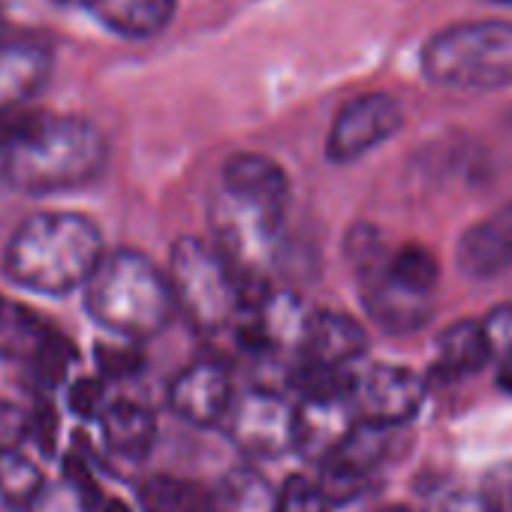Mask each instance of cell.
Listing matches in <instances>:
<instances>
[{"label": "cell", "instance_id": "cell-2", "mask_svg": "<svg viewBox=\"0 0 512 512\" xmlns=\"http://www.w3.org/2000/svg\"><path fill=\"white\" fill-rule=\"evenodd\" d=\"M94 220L76 211H37L25 217L4 247V275L40 296L82 290L103 256Z\"/></svg>", "mask_w": 512, "mask_h": 512}, {"label": "cell", "instance_id": "cell-22", "mask_svg": "<svg viewBox=\"0 0 512 512\" xmlns=\"http://www.w3.org/2000/svg\"><path fill=\"white\" fill-rule=\"evenodd\" d=\"M386 275L416 293H434V284L440 278L437 260L431 256V250L419 247V244H404L398 250H389V263H386Z\"/></svg>", "mask_w": 512, "mask_h": 512}, {"label": "cell", "instance_id": "cell-26", "mask_svg": "<svg viewBox=\"0 0 512 512\" xmlns=\"http://www.w3.org/2000/svg\"><path fill=\"white\" fill-rule=\"evenodd\" d=\"M97 368L109 380H127V377H136L145 368V356L139 353L136 341L97 344Z\"/></svg>", "mask_w": 512, "mask_h": 512}, {"label": "cell", "instance_id": "cell-38", "mask_svg": "<svg viewBox=\"0 0 512 512\" xmlns=\"http://www.w3.org/2000/svg\"><path fill=\"white\" fill-rule=\"evenodd\" d=\"M500 386L512 392V362H500V374H497Z\"/></svg>", "mask_w": 512, "mask_h": 512}, {"label": "cell", "instance_id": "cell-7", "mask_svg": "<svg viewBox=\"0 0 512 512\" xmlns=\"http://www.w3.org/2000/svg\"><path fill=\"white\" fill-rule=\"evenodd\" d=\"M425 401V383L419 374L401 365H374L365 374H353L350 410L359 422L380 428L410 422Z\"/></svg>", "mask_w": 512, "mask_h": 512}, {"label": "cell", "instance_id": "cell-20", "mask_svg": "<svg viewBox=\"0 0 512 512\" xmlns=\"http://www.w3.org/2000/svg\"><path fill=\"white\" fill-rule=\"evenodd\" d=\"M46 335H49V326L37 320V314L25 311L16 302L0 299V356L28 362Z\"/></svg>", "mask_w": 512, "mask_h": 512}, {"label": "cell", "instance_id": "cell-29", "mask_svg": "<svg viewBox=\"0 0 512 512\" xmlns=\"http://www.w3.org/2000/svg\"><path fill=\"white\" fill-rule=\"evenodd\" d=\"M482 326V335L488 341V353L497 362H512V305L494 308Z\"/></svg>", "mask_w": 512, "mask_h": 512}, {"label": "cell", "instance_id": "cell-18", "mask_svg": "<svg viewBox=\"0 0 512 512\" xmlns=\"http://www.w3.org/2000/svg\"><path fill=\"white\" fill-rule=\"evenodd\" d=\"M488 359H491V353H488L482 326L473 320H461V323H452L446 332H440L431 377L461 380L467 374H476Z\"/></svg>", "mask_w": 512, "mask_h": 512}, {"label": "cell", "instance_id": "cell-39", "mask_svg": "<svg viewBox=\"0 0 512 512\" xmlns=\"http://www.w3.org/2000/svg\"><path fill=\"white\" fill-rule=\"evenodd\" d=\"M103 512H133V509L124 506L121 500H106V503H103Z\"/></svg>", "mask_w": 512, "mask_h": 512}, {"label": "cell", "instance_id": "cell-4", "mask_svg": "<svg viewBox=\"0 0 512 512\" xmlns=\"http://www.w3.org/2000/svg\"><path fill=\"white\" fill-rule=\"evenodd\" d=\"M428 82L449 91H500L512 85V25L467 22L437 31L419 55Z\"/></svg>", "mask_w": 512, "mask_h": 512}, {"label": "cell", "instance_id": "cell-30", "mask_svg": "<svg viewBox=\"0 0 512 512\" xmlns=\"http://www.w3.org/2000/svg\"><path fill=\"white\" fill-rule=\"evenodd\" d=\"M28 434L37 440L40 452L46 458L55 455L58 446V410L49 401H37V407L28 413Z\"/></svg>", "mask_w": 512, "mask_h": 512}, {"label": "cell", "instance_id": "cell-6", "mask_svg": "<svg viewBox=\"0 0 512 512\" xmlns=\"http://www.w3.org/2000/svg\"><path fill=\"white\" fill-rule=\"evenodd\" d=\"M220 425L229 440L253 458H275L293 449V404L269 389L232 398Z\"/></svg>", "mask_w": 512, "mask_h": 512}, {"label": "cell", "instance_id": "cell-25", "mask_svg": "<svg viewBox=\"0 0 512 512\" xmlns=\"http://www.w3.org/2000/svg\"><path fill=\"white\" fill-rule=\"evenodd\" d=\"M278 512H332V503L317 482L290 476L278 494Z\"/></svg>", "mask_w": 512, "mask_h": 512}, {"label": "cell", "instance_id": "cell-31", "mask_svg": "<svg viewBox=\"0 0 512 512\" xmlns=\"http://www.w3.org/2000/svg\"><path fill=\"white\" fill-rule=\"evenodd\" d=\"M103 383L94 377H82L70 386V410L82 419H94L103 413Z\"/></svg>", "mask_w": 512, "mask_h": 512}, {"label": "cell", "instance_id": "cell-23", "mask_svg": "<svg viewBox=\"0 0 512 512\" xmlns=\"http://www.w3.org/2000/svg\"><path fill=\"white\" fill-rule=\"evenodd\" d=\"M347 260H350V266H353V275H356L359 284H362V281H368V278L386 272L389 247H386L383 235H380L374 226L359 223V226H353L350 235H347Z\"/></svg>", "mask_w": 512, "mask_h": 512}, {"label": "cell", "instance_id": "cell-34", "mask_svg": "<svg viewBox=\"0 0 512 512\" xmlns=\"http://www.w3.org/2000/svg\"><path fill=\"white\" fill-rule=\"evenodd\" d=\"M431 512H497L488 497L479 494H449Z\"/></svg>", "mask_w": 512, "mask_h": 512}, {"label": "cell", "instance_id": "cell-36", "mask_svg": "<svg viewBox=\"0 0 512 512\" xmlns=\"http://www.w3.org/2000/svg\"><path fill=\"white\" fill-rule=\"evenodd\" d=\"M28 121V115H19V112H0V151H4L13 136L22 130V124Z\"/></svg>", "mask_w": 512, "mask_h": 512}, {"label": "cell", "instance_id": "cell-15", "mask_svg": "<svg viewBox=\"0 0 512 512\" xmlns=\"http://www.w3.org/2000/svg\"><path fill=\"white\" fill-rule=\"evenodd\" d=\"M79 7L124 40H151L175 16V0H79Z\"/></svg>", "mask_w": 512, "mask_h": 512}, {"label": "cell", "instance_id": "cell-33", "mask_svg": "<svg viewBox=\"0 0 512 512\" xmlns=\"http://www.w3.org/2000/svg\"><path fill=\"white\" fill-rule=\"evenodd\" d=\"M28 437V410L16 404H0V452L19 449Z\"/></svg>", "mask_w": 512, "mask_h": 512}, {"label": "cell", "instance_id": "cell-27", "mask_svg": "<svg viewBox=\"0 0 512 512\" xmlns=\"http://www.w3.org/2000/svg\"><path fill=\"white\" fill-rule=\"evenodd\" d=\"M31 512H100L103 506L91 503L82 491H76L67 479L58 485H43L34 503L28 506Z\"/></svg>", "mask_w": 512, "mask_h": 512}, {"label": "cell", "instance_id": "cell-14", "mask_svg": "<svg viewBox=\"0 0 512 512\" xmlns=\"http://www.w3.org/2000/svg\"><path fill=\"white\" fill-rule=\"evenodd\" d=\"M353 410L350 401H311L302 398L299 407H293V449H299L305 458H326L335 443L350 431Z\"/></svg>", "mask_w": 512, "mask_h": 512}, {"label": "cell", "instance_id": "cell-37", "mask_svg": "<svg viewBox=\"0 0 512 512\" xmlns=\"http://www.w3.org/2000/svg\"><path fill=\"white\" fill-rule=\"evenodd\" d=\"M491 500V506L497 509V512H512V476L506 479V485L500 488V497H488Z\"/></svg>", "mask_w": 512, "mask_h": 512}, {"label": "cell", "instance_id": "cell-41", "mask_svg": "<svg viewBox=\"0 0 512 512\" xmlns=\"http://www.w3.org/2000/svg\"><path fill=\"white\" fill-rule=\"evenodd\" d=\"M58 7H70V4H79V0H55Z\"/></svg>", "mask_w": 512, "mask_h": 512}, {"label": "cell", "instance_id": "cell-28", "mask_svg": "<svg viewBox=\"0 0 512 512\" xmlns=\"http://www.w3.org/2000/svg\"><path fill=\"white\" fill-rule=\"evenodd\" d=\"M184 482L172 476H151L139 485V506L142 512H181Z\"/></svg>", "mask_w": 512, "mask_h": 512}, {"label": "cell", "instance_id": "cell-43", "mask_svg": "<svg viewBox=\"0 0 512 512\" xmlns=\"http://www.w3.org/2000/svg\"><path fill=\"white\" fill-rule=\"evenodd\" d=\"M0 184H4V172H0Z\"/></svg>", "mask_w": 512, "mask_h": 512}, {"label": "cell", "instance_id": "cell-10", "mask_svg": "<svg viewBox=\"0 0 512 512\" xmlns=\"http://www.w3.org/2000/svg\"><path fill=\"white\" fill-rule=\"evenodd\" d=\"M455 263L476 281L497 278L512 266V205L494 211L458 238Z\"/></svg>", "mask_w": 512, "mask_h": 512}, {"label": "cell", "instance_id": "cell-42", "mask_svg": "<svg viewBox=\"0 0 512 512\" xmlns=\"http://www.w3.org/2000/svg\"><path fill=\"white\" fill-rule=\"evenodd\" d=\"M497 4H509L512 7V0H497Z\"/></svg>", "mask_w": 512, "mask_h": 512}, {"label": "cell", "instance_id": "cell-12", "mask_svg": "<svg viewBox=\"0 0 512 512\" xmlns=\"http://www.w3.org/2000/svg\"><path fill=\"white\" fill-rule=\"evenodd\" d=\"M365 350H368L365 329L353 317L338 311L311 314L305 326V338L299 344L305 362H320L335 368H350V362H356Z\"/></svg>", "mask_w": 512, "mask_h": 512}, {"label": "cell", "instance_id": "cell-40", "mask_svg": "<svg viewBox=\"0 0 512 512\" xmlns=\"http://www.w3.org/2000/svg\"><path fill=\"white\" fill-rule=\"evenodd\" d=\"M380 512H413V509H407V506H386V509H380Z\"/></svg>", "mask_w": 512, "mask_h": 512}, {"label": "cell", "instance_id": "cell-32", "mask_svg": "<svg viewBox=\"0 0 512 512\" xmlns=\"http://www.w3.org/2000/svg\"><path fill=\"white\" fill-rule=\"evenodd\" d=\"M64 479H67L76 491H82L91 503H97V506L106 503V500H103V491H100V482L94 479V473L88 470L85 458H82L76 449L64 458Z\"/></svg>", "mask_w": 512, "mask_h": 512}, {"label": "cell", "instance_id": "cell-11", "mask_svg": "<svg viewBox=\"0 0 512 512\" xmlns=\"http://www.w3.org/2000/svg\"><path fill=\"white\" fill-rule=\"evenodd\" d=\"M359 287L368 317L389 335H410L431 320V293L407 290L386 272L362 281Z\"/></svg>", "mask_w": 512, "mask_h": 512}, {"label": "cell", "instance_id": "cell-5", "mask_svg": "<svg viewBox=\"0 0 512 512\" xmlns=\"http://www.w3.org/2000/svg\"><path fill=\"white\" fill-rule=\"evenodd\" d=\"M169 290L175 302V314L187 317V323L205 335H214L241 311V281L223 253L193 235H181L169 250Z\"/></svg>", "mask_w": 512, "mask_h": 512}, {"label": "cell", "instance_id": "cell-24", "mask_svg": "<svg viewBox=\"0 0 512 512\" xmlns=\"http://www.w3.org/2000/svg\"><path fill=\"white\" fill-rule=\"evenodd\" d=\"M73 362H76V350H73V344H70L64 335L52 332V329H49V335L43 338V344L37 347V353L28 359L31 374H34V380H37L43 389H55V386H61V383L67 380V374H70Z\"/></svg>", "mask_w": 512, "mask_h": 512}, {"label": "cell", "instance_id": "cell-17", "mask_svg": "<svg viewBox=\"0 0 512 512\" xmlns=\"http://www.w3.org/2000/svg\"><path fill=\"white\" fill-rule=\"evenodd\" d=\"M106 446L127 458V461H145L157 440V419L148 407L136 401H112L100 413Z\"/></svg>", "mask_w": 512, "mask_h": 512}, {"label": "cell", "instance_id": "cell-1", "mask_svg": "<svg viewBox=\"0 0 512 512\" xmlns=\"http://www.w3.org/2000/svg\"><path fill=\"white\" fill-rule=\"evenodd\" d=\"M109 148L97 124L76 115H28L13 142L0 151L4 184L49 196L91 184L106 166Z\"/></svg>", "mask_w": 512, "mask_h": 512}, {"label": "cell", "instance_id": "cell-9", "mask_svg": "<svg viewBox=\"0 0 512 512\" xmlns=\"http://www.w3.org/2000/svg\"><path fill=\"white\" fill-rule=\"evenodd\" d=\"M229 404H232V383L226 368L217 362H196L184 368L169 386L172 413L196 428L220 425Z\"/></svg>", "mask_w": 512, "mask_h": 512}, {"label": "cell", "instance_id": "cell-21", "mask_svg": "<svg viewBox=\"0 0 512 512\" xmlns=\"http://www.w3.org/2000/svg\"><path fill=\"white\" fill-rule=\"evenodd\" d=\"M43 485V473L19 449L0 452V500L13 509H28Z\"/></svg>", "mask_w": 512, "mask_h": 512}, {"label": "cell", "instance_id": "cell-35", "mask_svg": "<svg viewBox=\"0 0 512 512\" xmlns=\"http://www.w3.org/2000/svg\"><path fill=\"white\" fill-rule=\"evenodd\" d=\"M181 512H217L214 494H211V491H205L202 485H187V482H184Z\"/></svg>", "mask_w": 512, "mask_h": 512}, {"label": "cell", "instance_id": "cell-16", "mask_svg": "<svg viewBox=\"0 0 512 512\" xmlns=\"http://www.w3.org/2000/svg\"><path fill=\"white\" fill-rule=\"evenodd\" d=\"M220 187L232 190V193H244L253 199H266L275 205L290 202V181L287 172L266 154H232L226 157V163L220 166Z\"/></svg>", "mask_w": 512, "mask_h": 512}, {"label": "cell", "instance_id": "cell-3", "mask_svg": "<svg viewBox=\"0 0 512 512\" xmlns=\"http://www.w3.org/2000/svg\"><path fill=\"white\" fill-rule=\"evenodd\" d=\"M82 290L91 320L124 341H148L175 317L166 272L139 250L103 253Z\"/></svg>", "mask_w": 512, "mask_h": 512}, {"label": "cell", "instance_id": "cell-8", "mask_svg": "<svg viewBox=\"0 0 512 512\" xmlns=\"http://www.w3.org/2000/svg\"><path fill=\"white\" fill-rule=\"evenodd\" d=\"M404 112L392 94H362L350 100L332 121L326 154L335 163L359 160L401 130Z\"/></svg>", "mask_w": 512, "mask_h": 512}, {"label": "cell", "instance_id": "cell-13", "mask_svg": "<svg viewBox=\"0 0 512 512\" xmlns=\"http://www.w3.org/2000/svg\"><path fill=\"white\" fill-rule=\"evenodd\" d=\"M52 79V55L34 43H0V112H16Z\"/></svg>", "mask_w": 512, "mask_h": 512}, {"label": "cell", "instance_id": "cell-19", "mask_svg": "<svg viewBox=\"0 0 512 512\" xmlns=\"http://www.w3.org/2000/svg\"><path fill=\"white\" fill-rule=\"evenodd\" d=\"M211 494L217 512H278L275 488L260 473L247 467L229 470Z\"/></svg>", "mask_w": 512, "mask_h": 512}]
</instances>
